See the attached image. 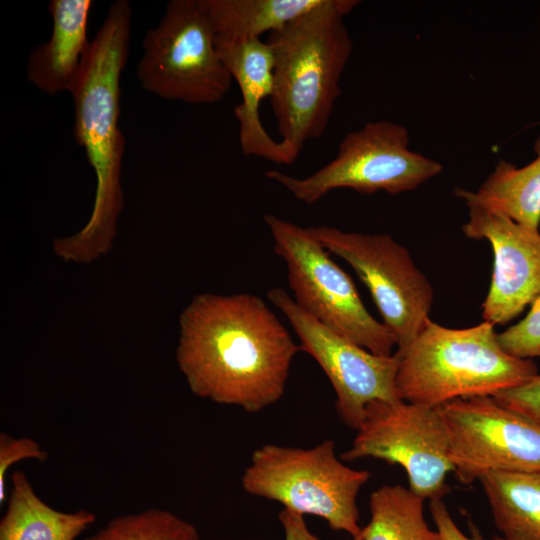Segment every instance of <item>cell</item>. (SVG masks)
<instances>
[{"instance_id":"cell-1","label":"cell","mask_w":540,"mask_h":540,"mask_svg":"<svg viewBox=\"0 0 540 540\" xmlns=\"http://www.w3.org/2000/svg\"><path fill=\"white\" fill-rule=\"evenodd\" d=\"M179 328L176 361L194 395L249 413L283 396L300 346L258 296L199 294Z\"/></svg>"},{"instance_id":"cell-2","label":"cell","mask_w":540,"mask_h":540,"mask_svg":"<svg viewBox=\"0 0 540 540\" xmlns=\"http://www.w3.org/2000/svg\"><path fill=\"white\" fill-rule=\"evenodd\" d=\"M131 22L128 1L116 0L109 6L71 92L74 138L95 173L96 189L92 213L84 227L54 241L55 254L66 262L95 261L109 252L117 235V221L124 206L120 79L129 54Z\"/></svg>"},{"instance_id":"cell-3","label":"cell","mask_w":540,"mask_h":540,"mask_svg":"<svg viewBox=\"0 0 540 540\" xmlns=\"http://www.w3.org/2000/svg\"><path fill=\"white\" fill-rule=\"evenodd\" d=\"M356 0H322L267 43L274 57L270 97L280 142L295 161L304 144L326 130L341 94L340 80L353 43L344 17Z\"/></svg>"},{"instance_id":"cell-4","label":"cell","mask_w":540,"mask_h":540,"mask_svg":"<svg viewBox=\"0 0 540 540\" xmlns=\"http://www.w3.org/2000/svg\"><path fill=\"white\" fill-rule=\"evenodd\" d=\"M497 335L487 321L451 329L429 318L415 340L395 352L398 398L436 408L455 399L493 396L538 374L533 359L509 355Z\"/></svg>"},{"instance_id":"cell-5","label":"cell","mask_w":540,"mask_h":540,"mask_svg":"<svg viewBox=\"0 0 540 540\" xmlns=\"http://www.w3.org/2000/svg\"><path fill=\"white\" fill-rule=\"evenodd\" d=\"M371 474L343 463L334 441L311 448L265 444L255 449L241 477L243 490L299 514L316 515L336 531L361 540L357 496Z\"/></svg>"},{"instance_id":"cell-6","label":"cell","mask_w":540,"mask_h":540,"mask_svg":"<svg viewBox=\"0 0 540 540\" xmlns=\"http://www.w3.org/2000/svg\"><path fill=\"white\" fill-rule=\"evenodd\" d=\"M274 252L287 266L295 303L338 334L379 356H391L393 332L364 306L350 276L308 228L266 214Z\"/></svg>"},{"instance_id":"cell-7","label":"cell","mask_w":540,"mask_h":540,"mask_svg":"<svg viewBox=\"0 0 540 540\" xmlns=\"http://www.w3.org/2000/svg\"><path fill=\"white\" fill-rule=\"evenodd\" d=\"M442 171V165L410 149L407 128L391 121H374L348 132L334 159L304 178L277 170L265 176L297 200L312 205L333 190L348 188L363 194L413 191Z\"/></svg>"},{"instance_id":"cell-8","label":"cell","mask_w":540,"mask_h":540,"mask_svg":"<svg viewBox=\"0 0 540 540\" xmlns=\"http://www.w3.org/2000/svg\"><path fill=\"white\" fill-rule=\"evenodd\" d=\"M142 46L136 77L145 91L192 105L213 104L228 93L233 78L201 0H171Z\"/></svg>"},{"instance_id":"cell-9","label":"cell","mask_w":540,"mask_h":540,"mask_svg":"<svg viewBox=\"0 0 540 540\" xmlns=\"http://www.w3.org/2000/svg\"><path fill=\"white\" fill-rule=\"evenodd\" d=\"M332 254L346 261L368 288L403 352L430 318L434 291L409 251L387 234L347 232L330 226L307 227Z\"/></svg>"},{"instance_id":"cell-10","label":"cell","mask_w":540,"mask_h":540,"mask_svg":"<svg viewBox=\"0 0 540 540\" xmlns=\"http://www.w3.org/2000/svg\"><path fill=\"white\" fill-rule=\"evenodd\" d=\"M368 457L401 466L409 489L424 499L443 498L449 491L446 478L453 465L436 408L401 399L368 404L351 447L340 458Z\"/></svg>"},{"instance_id":"cell-11","label":"cell","mask_w":540,"mask_h":540,"mask_svg":"<svg viewBox=\"0 0 540 540\" xmlns=\"http://www.w3.org/2000/svg\"><path fill=\"white\" fill-rule=\"evenodd\" d=\"M460 483L489 472L540 471V425L493 396L460 398L436 407Z\"/></svg>"},{"instance_id":"cell-12","label":"cell","mask_w":540,"mask_h":540,"mask_svg":"<svg viewBox=\"0 0 540 540\" xmlns=\"http://www.w3.org/2000/svg\"><path fill=\"white\" fill-rule=\"evenodd\" d=\"M267 297L294 329L300 350L309 354L328 377L335 393L338 416L358 430L368 404L399 399L396 375L399 357L379 356L359 346L304 312L280 287Z\"/></svg>"},{"instance_id":"cell-13","label":"cell","mask_w":540,"mask_h":540,"mask_svg":"<svg viewBox=\"0 0 540 540\" xmlns=\"http://www.w3.org/2000/svg\"><path fill=\"white\" fill-rule=\"evenodd\" d=\"M468 208L462 232L471 239L487 240L494 256L482 316L493 325H505L540 295V232L500 213Z\"/></svg>"},{"instance_id":"cell-14","label":"cell","mask_w":540,"mask_h":540,"mask_svg":"<svg viewBox=\"0 0 540 540\" xmlns=\"http://www.w3.org/2000/svg\"><path fill=\"white\" fill-rule=\"evenodd\" d=\"M218 54L236 80L241 102L234 108L239 123V142L244 155L290 165L295 161L280 141L264 128L260 105L271 97L274 83V57L270 45L261 38L228 39L215 37Z\"/></svg>"},{"instance_id":"cell-15","label":"cell","mask_w":540,"mask_h":540,"mask_svg":"<svg viewBox=\"0 0 540 540\" xmlns=\"http://www.w3.org/2000/svg\"><path fill=\"white\" fill-rule=\"evenodd\" d=\"M91 0H51L52 32L35 48L26 65L27 80L48 95L74 89L91 48L87 24Z\"/></svg>"},{"instance_id":"cell-16","label":"cell","mask_w":540,"mask_h":540,"mask_svg":"<svg viewBox=\"0 0 540 540\" xmlns=\"http://www.w3.org/2000/svg\"><path fill=\"white\" fill-rule=\"evenodd\" d=\"M536 157L527 165L500 160L476 191L455 188L467 207L500 213L515 222L539 230L540 225V135L535 141Z\"/></svg>"},{"instance_id":"cell-17","label":"cell","mask_w":540,"mask_h":540,"mask_svg":"<svg viewBox=\"0 0 540 540\" xmlns=\"http://www.w3.org/2000/svg\"><path fill=\"white\" fill-rule=\"evenodd\" d=\"M11 479L0 540H75L94 523L96 517L90 511L63 512L50 507L23 471H15Z\"/></svg>"},{"instance_id":"cell-18","label":"cell","mask_w":540,"mask_h":540,"mask_svg":"<svg viewBox=\"0 0 540 540\" xmlns=\"http://www.w3.org/2000/svg\"><path fill=\"white\" fill-rule=\"evenodd\" d=\"M506 540H540V471L489 472L479 480Z\"/></svg>"},{"instance_id":"cell-19","label":"cell","mask_w":540,"mask_h":540,"mask_svg":"<svg viewBox=\"0 0 540 540\" xmlns=\"http://www.w3.org/2000/svg\"><path fill=\"white\" fill-rule=\"evenodd\" d=\"M322 0H201L215 37L260 38L280 30Z\"/></svg>"},{"instance_id":"cell-20","label":"cell","mask_w":540,"mask_h":540,"mask_svg":"<svg viewBox=\"0 0 540 540\" xmlns=\"http://www.w3.org/2000/svg\"><path fill=\"white\" fill-rule=\"evenodd\" d=\"M425 499L402 485H383L370 495L371 518L361 540H441L424 518Z\"/></svg>"},{"instance_id":"cell-21","label":"cell","mask_w":540,"mask_h":540,"mask_svg":"<svg viewBox=\"0 0 540 540\" xmlns=\"http://www.w3.org/2000/svg\"><path fill=\"white\" fill-rule=\"evenodd\" d=\"M85 540H201L194 525L163 509H147L111 519Z\"/></svg>"},{"instance_id":"cell-22","label":"cell","mask_w":540,"mask_h":540,"mask_svg":"<svg viewBox=\"0 0 540 540\" xmlns=\"http://www.w3.org/2000/svg\"><path fill=\"white\" fill-rule=\"evenodd\" d=\"M498 342L511 356L521 359L540 357V295L530 304L527 315L498 333Z\"/></svg>"},{"instance_id":"cell-23","label":"cell","mask_w":540,"mask_h":540,"mask_svg":"<svg viewBox=\"0 0 540 540\" xmlns=\"http://www.w3.org/2000/svg\"><path fill=\"white\" fill-rule=\"evenodd\" d=\"M48 454L31 438H15L0 434V504L7 501L6 474L9 468L24 459L45 461Z\"/></svg>"},{"instance_id":"cell-24","label":"cell","mask_w":540,"mask_h":540,"mask_svg":"<svg viewBox=\"0 0 540 540\" xmlns=\"http://www.w3.org/2000/svg\"><path fill=\"white\" fill-rule=\"evenodd\" d=\"M493 397L540 425V373L520 385L497 392Z\"/></svg>"},{"instance_id":"cell-25","label":"cell","mask_w":540,"mask_h":540,"mask_svg":"<svg viewBox=\"0 0 540 540\" xmlns=\"http://www.w3.org/2000/svg\"><path fill=\"white\" fill-rule=\"evenodd\" d=\"M429 509L441 540H484L479 528L468 520L470 536L460 531L442 498L429 500Z\"/></svg>"},{"instance_id":"cell-26","label":"cell","mask_w":540,"mask_h":540,"mask_svg":"<svg viewBox=\"0 0 540 540\" xmlns=\"http://www.w3.org/2000/svg\"><path fill=\"white\" fill-rule=\"evenodd\" d=\"M278 518L283 527L284 540H319L307 528L304 515L283 508Z\"/></svg>"},{"instance_id":"cell-27","label":"cell","mask_w":540,"mask_h":540,"mask_svg":"<svg viewBox=\"0 0 540 540\" xmlns=\"http://www.w3.org/2000/svg\"><path fill=\"white\" fill-rule=\"evenodd\" d=\"M492 540H506V539H504V538L501 537V536H494V537L492 538Z\"/></svg>"}]
</instances>
